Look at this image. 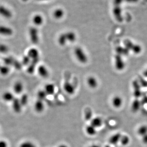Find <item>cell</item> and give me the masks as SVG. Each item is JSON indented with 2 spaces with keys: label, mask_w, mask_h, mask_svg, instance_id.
Segmentation results:
<instances>
[{
  "label": "cell",
  "mask_w": 147,
  "mask_h": 147,
  "mask_svg": "<svg viewBox=\"0 0 147 147\" xmlns=\"http://www.w3.org/2000/svg\"><path fill=\"white\" fill-rule=\"evenodd\" d=\"M75 54L77 59L81 63H86L88 61V57L82 48L77 47L75 50Z\"/></svg>",
  "instance_id": "cell-1"
},
{
  "label": "cell",
  "mask_w": 147,
  "mask_h": 147,
  "mask_svg": "<svg viewBox=\"0 0 147 147\" xmlns=\"http://www.w3.org/2000/svg\"><path fill=\"white\" fill-rule=\"evenodd\" d=\"M30 39L32 42L34 44H37L39 41L38 36V31L35 27H32L29 30Z\"/></svg>",
  "instance_id": "cell-2"
},
{
  "label": "cell",
  "mask_w": 147,
  "mask_h": 147,
  "mask_svg": "<svg viewBox=\"0 0 147 147\" xmlns=\"http://www.w3.org/2000/svg\"><path fill=\"white\" fill-rule=\"evenodd\" d=\"M115 67L116 69L119 70H122L125 68L124 62L123 60L122 59L120 55H117L115 57Z\"/></svg>",
  "instance_id": "cell-3"
},
{
  "label": "cell",
  "mask_w": 147,
  "mask_h": 147,
  "mask_svg": "<svg viewBox=\"0 0 147 147\" xmlns=\"http://www.w3.org/2000/svg\"><path fill=\"white\" fill-rule=\"evenodd\" d=\"M64 90L69 95H73L75 92V88L73 85L69 82H65L63 86Z\"/></svg>",
  "instance_id": "cell-4"
},
{
  "label": "cell",
  "mask_w": 147,
  "mask_h": 147,
  "mask_svg": "<svg viewBox=\"0 0 147 147\" xmlns=\"http://www.w3.org/2000/svg\"><path fill=\"white\" fill-rule=\"evenodd\" d=\"M12 102H13L12 107L13 110L16 112V113H20V112L21 111L22 107V105L20 102V99H19L18 98H14Z\"/></svg>",
  "instance_id": "cell-5"
},
{
  "label": "cell",
  "mask_w": 147,
  "mask_h": 147,
  "mask_svg": "<svg viewBox=\"0 0 147 147\" xmlns=\"http://www.w3.org/2000/svg\"><path fill=\"white\" fill-rule=\"evenodd\" d=\"M37 71L39 75L42 78H47L49 76V71L45 65H40L38 67Z\"/></svg>",
  "instance_id": "cell-6"
},
{
  "label": "cell",
  "mask_w": 147,
  "mask_h": 147,
  "mask_svg": "<svg viewBox=\"0 0 147 147\" xmlns=\"http://www.w3.org/2000/svg\"><path fill=\"white\" fill-rule=\"evenodd\" d=\"M0 14L6 18H10L12 16L11 11L3 6H0Z\"/></svg>",
  "instance_id": "cell-7"
},
{
  "label": "cell",
  "mask_w": 147,
  "mask_h": 147,
  "mask_svg": "<svg viewBox=\"0 0 147 147\" xmlns=\"http://www.w3.org/2000/svg\"><path fill=\"white\" fill-rule=\"evenodd\" d=\"M13 31L10 27L5 26H0V34L4 36H11L13 34Z\"/></svg>",
  "instance_id": "cell-8"
},
{
  "label": "cell",
  "mask_w": 147,
  "mask_h": 147,
  "mask_svg": "<svg viewBox=\"0 0 147 147\" xmlns=\"http://www.w3.org/2000/svg\"><path fill=\"white\" fill-rule=\"evenodd\" d=\"M34 109L38 113H41L44 110L45 105L42 101L37 100L34 104Z\"/></svg>",
  "instance_id": "cell-9"
},
{
  "label": "cell",
  "mask_w": 147,
  "mask_h": 147,
  "mask_svg": "<svg viewBox=\"0 0 147 147\" xmlns=\"http://www.w3.org/2000/svg\"><path fill=\"white\" fill-rule=\"evenodd\" d=\"M13 88L16 94H20L23 91L24 86L22 83L21 82H16V83L14 84Z\"/></svg>",
  "instance_id": "cell-10"
},
{
  "label": "cell",
  "mask_w": 147,
  "mask_h": 147,
  "mask_svg": "<svg viewBox=\"0 0 147 147\" xmlns=\"http://www.w3.org/2000/svg\"><path fill=\"white\" fill-rule=\"evenodd\" d=\"M87 83L88 86L92 88H95L98 86V83L96 78L93 76H89L87 79Z\"/></svg>",
  "instance_id": "cell-11"
},
{
  "label": "cell",
  "mask_w": 147,
  "mask_h": 147,
  "mask_svg": "<svg viewBox=\"0 0 147 147\" xmlns=\"http://www.w3.org/2000/svg\"><path fill=\"white\" fill-rule=\"evenodd\" d=\"M122 103H123V100L120 96H115L112 99V104L115 108H120L122 105Z\"/></svg>",
  "instance_id": "cell-12"
},
{
  "label": "cell",
  "mask_w": 147,
  "mask_h": 147,
  "mask_svg": "<svg viewBox=\"0 0 147 147\" xmlns=\"http://www.w3.org/2000/svg\"><path fill=\"white\" fill-rule=\"evenodd\" d=\"M45 91L47 95H53L55 91V86L53 84H48L45 85Z\"/></svg>",
  "instance_id": "cell-13"
},
{
  "label": "cell",
  "mask_w": 147,
  "mask_h": 147,
  "mask_svg": "<svg viewBox=\"0 0 147 147\" xmlns=\"http://www.w3.org/2000/svg\"><path fill=\"white\" fill-rule=\"evenodd\" d=\"M3 98L6 102H12L15 98L12 93L7 91L3 94Z\"/></svg>",
  "instance_id": "cell-14"
},
{
  "label": "cell",
  "mask_w": 147,
  "mask_h": 147,
  "mask_svg": "<svg viewBox=\"0 0 147 147\" xmlns=\"http://www.w3.org/2000/svg\"><path fill=\"white\" fill-rule=\"evenodd\" d=\"M27 55L32 60L37 59L39 58V52L36 49L32 48L29 50Z\"/></svg>",
  "instance_id": "cell-15"
},
{
  "label": "cell",
  "mask_w": 147,
  "mask_h": 147,
  "mask_svg": "<svg viewBox=\"0 0 147 147\" xmlns=\"http://www.w3.org/2000/svg\"><path fill=\"white\" fill-rule=\"evenodd\" d=\"M91 125L93 126L96 129L102 126V120L99 117H96L92 119L91 121Z\"/></svg>",
  "instance_id": "cell-16"
},
{
  "label": "cell",
  "mask_w": 147,
  "mask_h": 147,
  "mask_svg": "<svg viewBox=\"0 0 147 147\" xmlns=\"http://www.w3.org/2000/svg\"><path fill=\"white\" fill-rule=\"evenodd\" d=\"M121 137V135L120 133H117L111 137L109 139V142L111 144H117L120 141Z\"/></svg>",
  "instance_id": "cell-17"
},
{
  "label": "cell",
  "mask_w": 147,
  "mask_h": 147,
  "mask_svg": "<svg viewBox=\"0 0 147 147\" xmlns=\"http://www.w3.org/2000/svg\"><path fill=\"white\" fill-rule=\"evenodd\" d=\"M134 88V95L136 98H139L141 95L140 88L137 81H134L133 83Z\"/></svg>",
  "instance_id": "cell-18"
},
{
  "label": "cell",
  "mask_w": 147,
  "mask_h": 147,
  "mask_svg": "<svg viewBox=\"0 0 147 147\" xmlns=\"http://www.w3.org/2000/svg\"><path fill=\"white\" fill-rule=\"evenodd\" d=\"M65 37L67 41H69L71 42H73L76 39V36L75 33L72 32H69L67 33H65Z\"/></svg>",
  "instance_id": "cell-19"
},
{
  "label": "cell",
  "mask_w": 147,
  "mask_h": 147,
  "mask_svg": "<svg viewBox=\"0 0 147 147\" xmlns=\"http://www.w3.org/2000/svg\"><path fill=\"white\" fill-rule=\"evenodd\" d=\"M86 132L87 134L89 135H90V136H93L94 135L96 134V129L91 125L86 127Z\"/></svg>",
  "instance_id": "cell-20"
},
{
  "label": "cell",
  "mask_w": 147,
  "mask_h": 147,
  "mask_svg": "<svg viewBox=\"0 0 147 147\" xmlns=\"http://www.w3.org/2000/svg\"><path fill=\"white\" fill-rule=\"evenodd\" d=\"M138 134L139 135L142 137L144 136L147 134V126L145 125H143V126H140L139 127L137 131Z\"/></svg>",
  "instance_id": "cell-21"
},
{
  "label": "cell",
  "mask_w": 147,
  "mask_h": 147,
  "mask_svg": "<svg viewBox=\"0 0 147 147\" xmlns=\"http://www.w3.org/2000/svg\"><path fill=\"white\" fill-rule=\"evenodd\" d=\"M129 142H130V139L127 135L121 136V138H120V141H119L120 143L123 146H127V145L129 144Z\"/></svg>",
  "instance_id": "cell-22"
},
{
  "label": "cell",
  "mask_w": 147,
  "mask_h": 147,
  "mask_svg": "<svg viewBox=\"0 0 147 147\" xmlns=\"http://www.w3.org/2000/svg\"><path fill=\"white\" fill-rule=\"evenodd\" d=\"M43 19L41 16L36 15L33 18V22L37 26H40L42 23Z\"/></svg>",
  "instance_id": "cell-23"
},
{
  "label": "cell",
  "mask_w": 147,
  "mask_h": 147,
  "mask_svg": "<svg viewBox=\"0 0 147 147\" xmlns=\"http://www.w3.org/2000/svg\"><path fill=\"white\" fill-rule=\"evenodd\" d=\"M64 14V12L63 10L60 9H58L54 11L53 15L55 18L60 19L63 16Z\"/></svg>",
  "instance_id": "cell-24"
},
{
  "label": "cell",
  "mask_w": 147,
  "mask_h": 147,
  "mask_svg": "<svg viewBox=\"0 0 147 147\" xmlns=\"http://www.w3.org/2000/svg\"><path fill=\"white\" fill-rule=\"evenodd\" d=\"M47 94L45 90H40L37 93V98L38 100L43 101L47 98Z\"/></svg>",
  "instance_id": "cell-25"
},
{
  "label": "cell",
  "mask_w": 147,
  "mask_h": 147,
  "mask_svg": "<svg viewBox=\"0 0 147 147\" xmlns=\"http://www.w3.org/2000/svg\"><path fill=\"white\" fill-rule=\"evenodd\" d=\"M114 14L115 17L119 21L121 20V11L119 7H116L114 9Z\"/></svg>",
  "instance_id": "cell-26"
},
{
  "label": "cell",
  "mask_w": 147,
  "mask_h": 147,
  "mask_svg": "<svg viewBox=\"0 0 147 147\" xmlns=\"http://www.w3.org/2000/svg\"><path fill=\"white\" fill-rule=\"evenodd\" d=\"M140 103L137 99L134 101L132 105V109L134 112L137 111L140 108Z\"/></svg>",
  "instance_id": "cell-27"
},
{
  "label": "cell",
  "mask_w": 147,
  "mask_h": 147,
  "mask_svg": "<svg viewBox=\"0 0 147 147\" xmlns=\"http://www.w3.org/2000/svg\"><path fill=\"white\" fill-rule=\"evenodd\" d=\"M67 40L65 37V34H63L60 35L58 38V42L61 45H65L67 42Z\"/></svg>",
  "instance_id": "cell-28"
},
{
  "label": "cell",
  "mask_w": 147,
  "mask_h": 147,
  "mask_svg": "<svg viewBox=\"0 0 147 147\" xmlns=\"http://www.w3.org/2000/svg\"><path fill=\"white\" fill-rule=\"evenodd\" d=\"M28 97L26 94L23 95L21 96V99H20V102H21L22 106H26L28 103Z\"/></svg>",
  "instance_id": "cell-29"
},
{
  "label": "cell",
  "mask_w": 147,
  "mask_h": 147,
  "mask_svg": "<svg viewBox=\"0 0 147 147\" xmlns=\"http://www.w3.org/2000/svg\"><path fill=\"white\" fill-rule=\"evenodd\" d=\"M9 51L8 47L4 44H0V53L2 54L7 53Z\"/></svg>",
  "instance_id": "cell-30"
},
{
  "label": "cell",
  "mask_w": 147,
  "mask_h": 147,
  "mask_svg": "<svg viewBox=\"0 0 147 147\" xmlns=\"http://www.w3.org/2000/svg\"><path fill=\"white\" fill-rule=\"evenodd\" d=\"M20 147H36V146L31 142H24L20 145Z\"/></svg>",
  "instance_id": "cell-31"
},
{
  "label": "cell",
  "mask_w": 147,
  "mask_h": 147,
  "mask_svg": "<svg viewBox=\"0 0 147 147\" xmlns=\"http://www.w3.org/2000/svg\"><path fill=\"white\" fill-rule=\"evenodd\" d=\"M0 72L3 75H7L9 72V68L7 66L1 67L0 68Z\"/></svg>",
  "instance_id": "cell-32"
},
{
  "label": "cell",
  "mask_w": 147,
  "mask_h": 147,
  "mask_svg": "<svg viewBox=\"0 0 147 147\" xmlns=\"http://www.w3.org/2000/svg\"><path fill=\"white\" fill-rule=\"evenodd\" d=\"M36 64L34 63L31 62V64H30V65L29 66L27 69V71L29 73H33L34 71L35 68H36Z\"/></svg>",
  "instance_id": "cell-33"
},
{
  "label": "cell",
  "mask_w": 147,
  "mask_h": 147,
  "mask_svg": "<svg viewBox=\"0 0 147 147\" xmlns=\"http://www.w3.org/2000/svg\"><path fill=\"white\" fill-rule=\"evenodd\" d=\"M30 62V58L28 55L24 56L23 57V61H22V63L24 65H28Z\"/></svg>",
  "instance_id": "cell-34"
},
{
  "label": "cell",
  "mask_w": 147,
  "mask_h": 147,
  "mask_svg": "<svg viewBox=\"0 0 147 147\" xmlns=\"http://www.w3.org/2000/svg\"><path fill=\"white\" fill-rule=\"evenodd\" d=\"M117 53H118V55H122V54H125V55H126L127 53V52L126 51V50L124 49H123V48H121V47H118L117 49Z\"/></svg>",
  "instance_id": "cell-35"
},
{
  "label": "cell",
  "mask_w": 147,
  "mask_h": 147,
  "mask_svg": "<svg viewBox=\"0 0 147 147\" xmlns=\"http://www.w3.org/2000/svg\"><path fill=\"white\" fill-rule=\"evenodd\" d=\"M4 62L5 63V64H7V65H10L13 64L14 62L13 61L12 58H6L4 59Z\"/></svg>",
  "instance_id": "cell-36"
},
{
  "label": "cell",
  "mask_w": 147,
  "mask_h": 147,
  "mask_svg": "<svg viewBox=\"0 0 147 147\" xmlns=\"http://www.w3.org/2000/svg\"><path fill=\"white\" fill-rule=\"evenodd\" d=\"M0 147H8L7 142L4 140H0Z\"/></svg>",
  "instance_id": "cell-37"
},
{
  "label": "cell",
  "mask_w": 147,
  "mask_h": 147,
  "mask_svg": "<svg viewBox=\"0 0 147 147\" xmlns=\"http://www.w3.org/2000/svg\"><path fill=\"white\" fill-rule=\"evenodd\" d=\"M142 142L143 144L147 145V134L142 137Z\"/></svg>",
  "instance_id": "cell-38"
},
{
  "label": "cell",
  "mask_w": 147,
  "mask_h": 147,
  "mask_svg": "<svg viewBox=\"0 0 147 147\" xmlns=\"http://www.w3.org/2000/svg\"><path fill=\"white\" fill-rule=\"evenodd\" d=\"M15 65H14V66L16 67V68H17V69H20L21 67V65L20 64V63L18 61H16V62H14L13 63Z\"/></svg>",
  "instance_id": "cell-39"
},
{
  "label": "cell",
  "mask_w": 147,
  "mask_h": 147,
  "mask_svg": "<svg viewBox=\"0 0 147 147\" xmlns=\"http://www.w3.org/2000/svg\"><path fill=\"white\" fill-rule=\"evenodd\" d=\"M115 3L116 4H119L121 1V0H115Z\"/></svg>",
  "instance_id": "cell-40"
},
{
  "label": "cell",
  "mask_w": 147,
  "mask_h": 147,
  "mask_svg": "<svg viewBox=\"0 0 147 147\" xmlns=\"http://www.w3.org/2000/svg\"><path fill=\"white\" fill-rule=\"evenodd\" d=\"M58 147H68L65 144H61L59 146H58Z\"/></svg>",
  "instance_id": "cell-41"
},
{
  "label": "cell",
  "mask_w": 147,
  "mask_h": 147,
  "mask_svg": "<svg viewBox=\"0 0 147 147\" xmlns=\"http://www.w3.org/2000/svg\"><path fill=\"white\" fill-rule=\"evenodd\" d=\"M89 147H100V146H98V145H92L91 146Z\"/></svg>",
  "instance_id": "cell-42"
},
{
  "label": "cell",
  "mask_w": 147,
  "mask_h": 147,
  "mask_svg": "<svg viewBox=\"0 0 147 147\" xmlns=\"http://www.w3.org/2000/svg\"><path fill=\"white\" fill-rule=\"evenodd\" d=\"M144 75L145 76H147V70L146 71H145L144 73Z\"/></svg>",
  "instance_id": "cell-43"
},
{
  "label": "cell",
  "mask_w": 147,
  "mask_h": 147,
  "mask_svg": "<svg viewBox=\"0 0 147 147\" xmlns=\"http://www.w3.org/2000/svg\"><path fill=\"white\" fill-rule=\"evenodd\" d=\"M23 1H27V0H23Z\"/></svg>",
  "instance_id": "cell-44"
},
{
  "label": "cell",
  "mask_w": 147,
  "mask_h": 147,
  "mask_svg": "<svg viewBox=\"0 0 147 147\" xmlns=\"http://www.w3.org/2000/svg\"><path fill=\"white\" fill-rule=\"evenodd\" d=\"M39 1H42V0H39Z\"/></svg>",
  "instance_id": "cell-45"
}]
</instances>
